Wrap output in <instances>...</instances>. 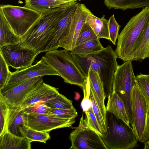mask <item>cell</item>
I'll list each match as a JSON object with an SVG mask.
<instances>
[{
	"label": "cell",
	"mask_w": 149,
	"mask_h": 149,
	"mask_svg": "<svg viewBox=\"0 0 149 149\" xmlns=\"http://www.w3.org/2000/svg\"><path fill=\"white\" fill-rule=\"evenodd\" d=\"M72 58L86 77L90 68L98 73L102 82L106 96L112 92L113 79L119 65L118 57L110 45L102 50L87 54L74 53L70 52Z\"/></svg>",
	"instance_id": "obj_1"
},
{
	"label": "cell",
	"mask_w": 149,
	"mask_h": 149,
	"mask_svg": "<svg viewBox=\"0 0 149 149\" xmlns=\"http://www.w3.org/2000/svg\"><path fill=\"white\" fill-rule=\"evenodd\" d=\"M70 5L56 8L42 13L39 19L21 37L22 45L39 54L42 52L58 20Z\"/></svg>",
	"instance_id": "obj_2"
},
{
	"label": "cell",
	"mask_w": 149,
	"mask_h": 149,
	"mask_svg": "<svg viewBox=\"0 0 149 149\" xmlns=\"http://www.w3.org/2000/svg\"><path fill=\"white\" fill-rule=\"evenodd\" d=\"M149 15V7H143L133 17L119 35L115 51L118 58L124 62L140 43Z\"/></svg>",
	"instance_id": "obj_3"
},
{
	"label": "cell",
	"mask_w": 149,
	"mask_h": 149,
	"mask_svg": "<svg viewBox=\"0 0 149 149\" xmlns=\"http://www.w3.org/2000/svg\"><path fill=\"white\" fill-rule=\"evenodd\" d=\"M65 83L83 88L86 77L74 61L70 51L64 49L47 52L42 57Z\"/></svg>",
	"instance_id": "obj_4"
},
{
	"label": "cell",
	"mask_w": 149,
	"mask_h": 149,
	"mask_svg": "<svg viewBox=\"0 0 149 149\" xmlns=\"http://www.w3.org/2000/svg\"><path fill=\"white\" fill-rule=\"evenodd\" d=\"M107 130L101 137L108 149H132L138 141L132 128L111 113L107 111Z\"/></svg>",
	"instance_id": "obj_5"
},
{
	"label": "cell",
	"mask_w": 149,
	"mask_h": 149,
	"mask_svg": "<svg viewBox=\"0 0 149 149\" xmlns=\"http://www.w3.org/2000/svg\"><path fill=\"white\" fill-rule=\"evenodd\" d=\"M131 61L125 62L118 66L113 77L112 92L117 94L124 103L132 125V93L133 87L136 84V81Z\"/></svg>",
	"instance_id": "obj_6"
},
{
	"label": "cell",
	"mask_w": 149,
	"mask_h": 149,
	"mask_svg": "<svg viewBox=\"0 0 149 149\" xmlns=\"http://www.w3.org/2000/svg\"><path fill=\"white\" fill-rule=\"evenodd\" d=\"M0 11L13 31L20 38L39 19L42 15L25 6L11 5H1Z\"/></svg>",
	"instance_id": "obj_7"
},
{
	"label": "cell",
	"mask_w": 149,
	"mask_h": 149,
	"mask_svg": "<svg viewBox=\"0 0 149 149\" xmlns=\"http://www.w3.org/2000/svg\"><path fill=\"white\" fill-rule=\"evenodd\" d=\"M131 105L132 128L138 141L144 143L148 139L147 123L149 112V102L137 84L132 89Z\"/></svg>",
	"instance_id": "obj_8"
},
{
	"label": "cell",
	"mask_w": 149,
	"mask_h": 149,
	"mask_svg": "<svg viewBox=\"0 0 149 149\" xmlns=\"http://www.w3.org/2000/svg\"><path fill=\"white\" fill-rule=\"evenodd\" d=\"M43 76L25 80L7 89L0 91V97L11 109H19L25 99L44 83Z\"/></svg>",
	"instance_id": "obj_9"
},
{
	"label": "cell",
	"mask_w": 149,
	"mask_h": 149,
	"mask_svg": "<svg viewBox=\"0 0 149 149\" xmlns=\"http://www.w3.org/2000/svg\"><path fill=\"white\" fill-rule=\"evenodd\" d=\"M0 53L8 66L17 70L31 66L39 54L34 50L22 45L21 42L0 47Z\"/></svg>",
	"instance_id": "obj_10"
},
{
	"label": "cell",
	"mask_w": 149,
	"mask_h": 149,
	"mask_svg": "<svg viewBox=\"0 0 149 149\" xmlns=\"http://www.w3.org/2000/svg\"><path fill=\"white\" fill-rule=\"evenodd\" d=\"M78 3L76 1L74 2L67 8L47 41L42 52L63 47L69 33L73 15Z\"/></svg>",
	"instance_id": "obj_11"
},
{
	"label": "cell",
	"mask_w": 149,
	"mask_h": 149,
	"mask_svg": "<svg viewBox=\"0 0 149 149\" xmlns=\"http://www.w3.org/2000/svg\"><path fill=\"white\" fill-rule=\"evenodd\" d=\"M83 116L78 127L70 133V139L71 146L70 149H108L101 137L84 124Z\"/></svg>",
	"instance_id": "obj_12"
},
{
	"label": "cell",
	"mask_w": 149,
	"mask_h": 149,
	"mask_svg": "<svg viewBox=\"0 0 149 149\" xmlns=\"http://www.w3.org/2000/svg\"><path fill=\"white\" fill-rule=\"evenodd\" d=\"M75 119L62 118L52 114L25 112L23 125L38 131L49 132L55 129L71 127L75 122Z\"/></svg>",
	"instance_id": "obj_13"
},
{
	"label": "cell",
	"mask_w": 149,
	"mask_h": 149,
	"mask_svg": "<svg viewBox=\"0 0 149 149\" xmlns=\"http://www.w3.org/2000/svg\"><path fill=\"white\" fill-rule=\"evenodd\" d=\"M52 75L59 76L52 67L41 59L34 65L10 72L6 85L0 91L8 89L30 78L40 76Z\"/></svg>",
	"instance_id": "obj_14"
},
{
	"label": "cell",
	"mask_w": 149,
	"mask_h": 149,
	"mask_svg": "<svg viewBox=\"0 0 149 149\" xmlns=\"http://www.w3.org/2000/svg\"><path fill=\"white\" fill-rule=\"evenodd\" d=\"M91 12L84 4L78 3L73 15L69 33L63 48L70 52L72 50L87 16Z\"/></svg>",
	"instance_id": "obj_15"
},
{
	"label": "cell",
	"mask_w": 149,
	"mask_h": 149,
	"mask_svg": "<svg viewBox=\"0 0 149 149\" xmlns=\"http://www.w3.org/2000/svg\"><path fill=\"white\" fill-rule=\"evenodd\" d=\"M59 93L58 88L44 82L27 97L19 109L22 111L38 102H45L55 97Z\"/></svg>",
	"instance_id": "obj_16"
},
{
	"label": "cell",
	"mask_w": 149,
	"mask_h": 149,
	"mask_svg": "<svg viewBox=\"0 0 149 149\" xmlns=\"http://www.w3.org/2000/svg\"><path fill=\"white\" fill-rule=\"evenodd\" d=\"M87 77L95 100L104 118L106 120L107 111L104 104L106 96L102 82L98 73L90 68Z\"/></svg>",
	"instance_id": "obj_17"
},
{
	"label": "cell",
	"mask_w": 149,
	"mask_h": 149,
	"mask_svg": "<svg viewBox=\"0 0 149 149\" xmlns=\"http://www.w3.org/2000/svg\"><path fill=\"white\" fill-rule=\"evenodd\" d=\"M31 142L7 131L0 136V149H30Z\"/></svg>",
	"instance_id": "obj_18"
},
{
	"label": "cell",
	"mask_w": 149,
	"mask_h": 149,
	"mask_svg": "<svg viewBox=\"0 0 149 149\" xmlns=\"http://www.w3.org/2000/svg\"><path fill=\"white\" fill-rule=\"evenodd\" d=\"M108 97L106 107L107 111L111 113L117 118L130 125L129 119L125 107L120 97L117 94L113 92L109 94Z\"/></svg>",
	"instance_id": "obj_19"
},
{
	"label": "cell",
	"mask_w": 149,
	"mask_h": 149,
	"mask_svg": "<svg viewBox=\"0 0 149 149\" xmlns=\"http://www.w3.org/2000/svg\"><path fill=\"white\" fill-rule=\"evenodd\" d=\"M86 22L92 28L99 39L109 40L108 20L105 18L104 15L99 18L91 12L88 15Z\"/></svg>",
	"instance_id": "obj_20"
},
{
	"label": "cell",
	"mask_w": 149,
	"mask_h": 149,
	"mask_svg": "<svg viewBox=\"0 0 149 149\" xmlns=\"http://www.w3.org/2000/svg\"><path fill=\"white\" fill-rule=\"evenodd\" d=\"M149 58V15L141 40L139 45L129 56L127 61H139Z\"/></svg>",
	"instance_id": "obj_21"
},
{
	"label": "cell",
	"mask_w": 149,
	"mask_h": 149,
	"mask_svg": "<svg viewBox=\"0 0 149 149\" xmlns=\"http://www.w3.org/2000/svg\"><path fill=\"white\" fill-rule=\"evenodd\" d=\"M25 6L40 13L56 8L70 5L74 2H63L57 0H25Z\"/></svg>",
	"instance_id": "obj_22"
},
{
	"label": "cell",
	"mask_w": 149,
	"mask_h": 149,
	"mask_svg": "<svg viewBox=\"0 0 149 149\" xmlns=\"http://www.w3.org/2000/svg\"><path fill=\"white\" fill-rule=\"evenodd\" d=\"M20 42L21 38L13 31L0 11V47Z\"/></svg>",
	"instance_id": "obj_23"
},
{
	"label": "cell",
	"mask_w": 149,
	"mask_h": 149,
	"mask_svg": "<svg viewBox=\"0 0 149 149\" xmlns=\"http://www.w3.org/2000/svg\"><path fill=\"white\" fill-rule=\"evenodd\" d=\"M82 89L84 92V97H87L91 102L92 110L96 117L102 131L104 134L107 130L106 121L104 118L95 100L93 93L90 87L88 77L87 78Z\"/></svg>",
	"instance_id": "obj_24"
},
{
	"label": "cell",
	"mask_w": 149,
	"mask_h": 149,
	"mask_svg": "<svg viewBox=\"0 0 149 149\" xmlns=\"http://www.w3.org/2000/svg\"><path fill=\"white\" fill-rule=\"evenodd\" d=\"M104 4L109 9H134L149 7V0H104Z\"/></svg>",
	"instance_id": "obj_25"
},
{
	"label": "cell",
	"mask_w": 149,
	"mask_h": 149,
	"mask_svg": "<svg viewBox=\"0 0 149 149\" xmlns=\"http://www.w3.org/2000/svg\"><path fill=\"white\" fill-rule=\"evenodd\" d=\"M19 129L22 136L31 142L38 141L46 143L50 138L48 132L38 131L24 125L19 126Z\"/></svg>",
	"instance_id": "obj_26"
},
{
	"label": "cell",
	"mask_w": 149,
	"mask_h": 149,
	"mask_svg": "<svg viewBox=\"0 0 149 149\" xmlns=\"http://www.w3.org/2000/svg\"><path fill=\"white\" fill-rule=\"evenodd\" d=\"M104 48L99 39H95L75 46L71 52L76 54H87L99 51Z\"/></svg>",
	"instance_id": "obj_27"
},
{
	"label": "cell",
	"mask_w": 149,
	"mask_h": 149,
	"mask_svg": "<svg viewBox=\"0 0 149 149\" xmlns=\"http://www.w3.org/2000/svg\"><path fill=\"white\" fill-rule=\"evenodd\" d=\"M45 102L50 108L65 109H74L72 104V101L59 93L55 97Z\"/></svg>",
	"instance_id": "obj_28"
},
{
	"label": "cell",
	"mask_w": 149,
	"mask_h": 149,
	"mask_svg": "<svg viewBox=\"0 0 149 149\" xmlns=\"http://www.w3.org/2000/svg\"><path fill=\"white\" fill-rule=\"evenodd\" d=\"M86 118L84 119L85 125L93 130L101 137L104 135L96 117L92 109V107L85 112Z\"/></svg>",
	"instance_id": "obj_29"
},
{
	"label": "cell",
	"mask_w": 149,
	"mask_h": 149,
	"mask_svg": "<svg viewBox=\"0 0 149 149\" xmlns=\"http://www.w3.org/2000/svg\"><path fill=\"white\" fill-rule=\"evenodd\" d=\"M95 39H99L91 26L86 22L79 33L75 46Z\"/></svg>",
	"instance_id": "obj_30"
},
{
	"label": "cell",
	"mask_w": 149,
	"mask_h": 149,
	"mask_svg": "<svg viewBox=\"0 0 149 149\" xmlns=\"http://www.w3.org/2000/svg\"><path fill=\"white\" fill-rule=\"evenodd\" d=\"M22 110L26 113L53 114L50 111V107L45 102L42 101L36 103Z\"/></svg>",
	"instance_id": "obj_31"
},
{
	"label": "cell",
	"mask_w": 149,
	"mask_h": 149,
	"mask_svg": "<svg viewBox=\"0 0 149 149\" xmlns=\"http://www.w3.org/2000/svg\"><path fill=\"white\" fill-rule=\"evenodd\" d=\"M136 84L149 102V74H141L136 77Z\"/></svg>",
	"instance_id": "obj_32"
},
{
	"label": "cell",
	"mask_w": 149,
	"mask_h": 149,
	"mask_svg": "<svg viewBox=\"0 0 149 149\" xmlns=\"http://www.w3.org/2000/svg\"><path fill=\"white\" fill-rule=\"evenodd\" d=\"M108 29L109 40L114 45L118 38L120 26L116 22L114 15L111 16L108 20Z\"/></svg>",
	"instance_id": "obj_33"
},
{
	"label": "cell",
	"mask_w": 149,
	"mask_h": 149,
	"mask_svg": "<svg viewBox=\"0 0 149 149\" xmlns=\"http://www.w3.org/2000/svg\"><path fill=\"white\" fill-rule=\"evenodd\" d=\"M10 72L8 66L0 53V90L6 85Z\"/></svg>",
	"instance_id": "obj_34"
},
{
	"label": "cell",
	"mask_w": 149,
	"mask_h": 149,
	"mask_svg": "<svg viewBox=\"0 0 149 149\" xmlns=\"http://www.w3.org/2000/svg\"><path fill=\"white\" fill-rule=\"evenodd\" d=\"M50 109L53 114L62 118L71 119L75 118L78 116L77 112L75 108L65 109L50 108Z\"/></svg>",
	"instance_id": "obj_35"
},
{
	"label": "cell",
	"mask_w": 149,
	"mask_h": 149,
	"mask_svg": "<svg viewBox=\"0 0 149 149\" xmlns=\"http://www.w3.org/2000/svg\"><path fill=\"white\" fill-rule=\"evenodd\" d=\"M25 112L22 110L16 117L14 120L8 128V131L11 133L16 136H20L19 126L23 125L24 119Z\"/></svg>",
	"instance_id": "obj_36"
},
{
	"label": "cell",
	"mask_w": 149,
	"mask_h": 149,
	"mask_svg": "<svg viewBox=\"0 0 149 149\" xmlns=\"http://www.w3.org/2000/svg\"><path fill=\"white\" fill-rule=\"evenodd\" d=\"M81 106L84 112L88 110L92 107V102L87 97H84L81 103Z\"/></svg>",
	"instance_id": "obj_37"
},
{
	"label": "cell",
	"mask_w": 149,
	"mask_h": 149,
	"mask_svg": "<svg viewBox=\"0 0 149 149\" xmlns=\"http://www.w3.org/2000/svg\"><path fill=\"white\" fill-rule=\"evenodd\" d=\"M147 132L148 139H149V112L148 113L147 123Z\"/></svg>",
	"instance_id": "obj_38"
},
{
	"label": "cell",
	"mask_w": 149,
	"mask_h": 149,
	"mask_svg": "<svg viewBox=\"0 0 149 149\" xmlns=\"http://www.w3.org/2000/svg\"><path fill=\"white\" fill-rule=\"evenodd\" d=\"M144 148L145 149H149V139H148V141H146L144 142Z\"/></svg>",
	"instance_id": "obj_39"
},
{
	"label": "cell",
	"mask_w": 149,
	"mask_h": 149,
	"mask_svg": "<svg viewBox=\"0 0 149 149\" xmlns=\"http://www.w3.org/2000/svg\"><path fill=\"white\" fill-rule=\"evenodd\" d=\"M63 2H72L76 1L78 0H57Z\"/></svg>",
	"instance_id": "obj_40"
},
{
	"label": "cell",
	"mask_w": 149,
	"mask_h": 149,
	"mask_svg": "<svg viewBox=\"0 0 149 149\" xmlns=\"http://www.w3.org/2000/svg\"><path fill=\"white\" fill-rule=\"evenodd\" d=\"M78 0L80 1H81V0Z\"/></svg>",
	"instance_id": "obj_41"
}]
</instances>
